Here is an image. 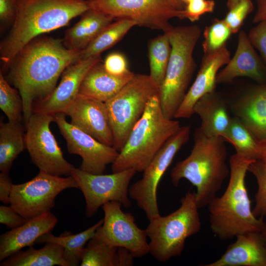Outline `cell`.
<instances>
[{
	"label": "cell",
	"mask_w": 266,
	"mask_h": 266,
	"mask_svg": "<svg viewBox=\"0 0 266 266\" xmlns=\"http://www.w3.org/2000/svg\"><path fill=\"white\" fill-rule=\"evenodd\" d=\"M81 50L67 48L63 40L35 38L17 54L10 66V79L18 90L26 124L33 102L52 93L65 70L80 59Z\"/></svg>",
	"instance_id": "6da1fadb"
},
{
	"label": "cell",
	"mask_w": 266,
	"mask_h": 266,
	"mask_svg": "<svg viewBox=\"0 0 266 266\" xmlns=\"http://www.w3.org/2000/svg\"><path fill=\"white\" fill-rule=\"evenodd\" d=\"M12 27L0 46L5 67L17 54L41 34L64 27L89 9L87 0H16Z\"/></svg>",
	"instance_id": "7a4b0ae2"
},
{
	"label": "cell",
	"mask_w": 266,
	"mask_h": 266,
	"mask_svg": "<svg viewBox=\"0 0 266 266\" xmlns=\"http://www.w3.org/2000/svg\"><path fill=\"white\" fill-rule=\"evenodd\" d=\"M194 139L190 154L175 165L170 177L174 186L185 179L196 187V200L200 208L207 206L216 197L230 169L226 161L225 140L222 136H208L199 127Z\"/></svg>",
	"instance_id": "3957f363"
},
{
	"label": "cell",
	"mask_w": 266,
	"mask_h": 266,
	"mask_svg": "<svg viewBox=\"0 0 266 266\" xmlns=\"http://www.w3.org/2000/svg\"><path fill=\"white\" fill-rule=\"evenodd\" d=\"M255 160L236 153L229 160L230 179L221 197L208 204L210 227L215 236L222 240L252 232H260L264 218L253 213L245 185L249 165Z\"/></svg>",
	"instance_id": "277c9868"
},
{
	"label": "cell",
	"mask_w": 266,
	"mask_h": 266,
	"mask_svg": "<svg viewBox=\"0 0 266 266\" xmlns=\"http://www.w3.org/2000/svg\"><path fill=\"white\" fill-rule=\"evenodd\" d=\"M158 94L149 100L143 115L111 164L112 172L128 169L143 171L164 143L181 128L178 121L164 115Z\"/></svg>",
	"instance_id": "5b68a950"
},
{
	"label": "cell",
	"mask_w": 266,
	"mask_h": 266,
	"mask_svg": "<svg viewBox=\"0 0 266 266\" xmlns=\"http://www.w3.org/2000/svg\"><path fill=\"white\" fill-rule=\"evenodd\" d=\"M201 33V29L197 25L172 27L165 33L171 50L158 94L163 114L168 118H174L188 90L196 67L193 51Z\"/></svg>",
	"instance_id": "8992f818"
},
{
	"label": "cell",
	"mask_w": 266,
	"mask_h": 266,
	"mask_svg": "<svg viewBox=\"0 0 266 266\" xmlns=\"http://www.w3.org/2000/svg\"><path fill=\"white\" fill-rule=\"evenodd\" d=\"M180 206L169 214L160 215L149 221L145 229L149 238V253L160 262L169 261L182 253L186 240L201 228L195 192L188 191Z\"/></svg>",
	"instance_id": "52a82bcc"
},
{
	"label": "cell",
	"mask_w": 266,
	"mask_h": 266,
	"mask_svg": "<svg viewBox=\"0 0 266 266\" xmlns=\"http://www.w3.org/2000/svg\"><path fill=\"white\" fill-rule=\"evenodd\" d=\"M158 93L159 88L150 75L134 74L115 96L105 102L113 147L118 152L143 115L150 99Z\"/></svg>",
	"instance_id": "ba28073f"
},
{
	"label": "cell",
	"mask_w": 266,
	"mask_h": 266,
	"mask_svg": "<svg viewBox=\"0 0 266 266\" xmlns=\"http://www.w3.org/2000/svg\"><path fill=\"white\" fill-rule=\"evenodd\" d=\"M190 131V125L181 126L156 153L143 171L142 178L129 187V197L144 212L149 221L160 215L157 195L159 183L175 156L188 142Z\"/></svg>",
	"instance_id": "9c48e42d"
},
{
	"label": "cell",
	"mask_w": 266,
	"mask_h": 266,
	"mask_svg": "<svg viewBox=\"0 0 266 266\" xmlns=\"http://www.w3.org/2000/svg\"><path fill=\"white\" fill-rule=\"evenodd\" d=\"M68 188H79L71 175L63 177L39 170L31 180L13 185L9 204L28 220L50 211L56 197Z\"/></svg>",
	"instance_id": "30bf717a"
},
{
	"label": "cell",
	"mask_w": 266,
	"mask_h": 266,
	"mask_svg": "<svg viewBox=\"0 0 266 266\" xmlns=\"http://www.w3.org/2000/svg\"><path fill=\"white\" fill-rule=\"evenodd\" d=\"M89 8L115 18H128L137 25L163 31L172 27L173 18L185 19L183 10L175 8L168 0H87Z\"/></svg>",
	"instance_id": "8fae6325"
},
{
	"label": "cell",
	"mask_w": 266,
	"mask_h": 266,
	"mask_svg": "<svg viewBox=\"0 0 266 266\" xmlns=\"http://www.w3.org/2000/svg\"><path fill=\"white\" fill-rule=\"evenodd\" d=\"M53 121V115L33 112L26 124V148L39 170L55 176H70L75 167L64 158L50 130Z\"/></svg>",
	"instance_id": "7c38bea8"
},
{
	"label": "cell",
	"mask_w": 266,
	"mask_h": 266,
	"mask_svg": "<svg viewBox=\"0 0 266 266\" xmlns=\"http://www.w3.org/2000/svg\"><path fill=\"white\" fill-rule=\"evenodd\" d=\"M136 172L133 169H128L110 174H97L75 167L71 175L84 195L86 216L92 217L100 206L109 201H118L123 207H130L129 185Z\"/></svg>",
	"instance_id": "4fadbf2b"
},
{
	"label": "cell",
	"mask_w": 266,
	"mask_h": 266,
	"mask_svg": "<svg viewBox=\"0 0 266 266\" xmlns=\"http://www.w3.org/2000/svg\"><path fill=\"white\" fill-rule=\"evenodd\" d=\"M122 206L115 201L102 206L103 222L93 238L110 246L125 248L134 258L143 257L149 253L145 230L137 226L133 214L124 212Z\"/></svg>",
	"instance_id": "5bb4252c"
},
{
	"label": "cell",
	"mask_w": 266,
	"mask_h": 266,
	"mask_svg": "<svg viewBox=\"0 0 266 266\" xmlns=\"http://www.w3.org/2000/svg\"><path fill=\"white\" fill-rule=\"evenodd\" d=\"M65 115L64 113H58L54 117V122L66 140L68 152L82 158L81 169L93 174H103L107 166L115 161L119 152L68 123Z\"/></svg>",
	"instance_id": "9a60e30c"
},
{
	"label": "cell",
	"mask_w": 266,
	"mask_h": 266,
	"mask_svg": "<svg viewBox=\"0 0 266 266\" xmlns=\"http://www.w3.org/2000/svg\"><path fill=\"white\" fill-rule=\"evenodd\" d=\"M100 61V55L79 60L69 66L54 90L45 98L37 100L33 112L55 115L64 113L79 95L81 83L91 67Z\"/></svg>",
	"instance_id": "2e32d148"
},
{
	"label": "cell",
	"mask_w": 266,
	"mask_h": 266,
	"mask_svg": "<svg viewBox=\"0 0 266 266\" xmlns=\"http://www.w3.org/2000/svg\"><path fill=\"white\" fill-rule=\"evenodd\" d=\"M70 124L101 143L113 146V138L105 102L78 95L64 112Z\"/></svg>",
	"instance_id": "e0dca14e"
},
{
	"label": "cell",
	"mask_w": 266,
	"mask_h": 266,
	"mask_svg": "<svg viewBox=\"0 0 266 266\" xmlns=\"http://www.w3.org/2000/svg\"><path fill=\"white\" fill-rule=\"evenodd\" d=\"M230 59V52L226 45L214 52L204 54L197 77L177 110L174 118H190L194 113V107L197 101L203 96L215 92L217 73Z\"/></svg>",
	"instance_id": "ac0fdd59"
},
{
	"label": "cell",
	"mask_w": 266,
	"mask_h": 266,
	"mask_svg": "<svg viewBox=\"0 0 266 266\" xmlns=\"http://www.w3.org/2000/svg\"><path fill=\"white\" fill-rule=\"evenodd\" d=\"M238 77L249 78L258 84L266 83V67L243 31L239 33L233 57L218 72L216 83H230Z\"/></svg>",
	"instance_id": "d6986e66"
},
{
	"label": "cell",
	"mask_w": 266,
	"mask_h": 266,
	"mask_svg": "<svg viewBox=\"0 0 266 266\" xmlns=\"http://www.w3.org/2000/svg\"><path fill=\"white\" fill-rule=\"evenodd\" d=\"M58 222L50 211L28 219L23 225L0 236V260L3 261L27 246H32L42 235L50 232Z\"/></svg>",
	"instance_id": "ffe728a7"
},
{
	"label": "cell",
	"mask_w": 266,
	"mask_h": 266,
	"mask_svg": "<svg viewBox=\"0 0 266 266\" xmlns=\"http://www.w3.org/2000/svg\"><path fill=\"white\" fill-rule=\"evenodd\" d=\"M216 261L204 266H266V245L260 232L238 235Z\"/></svg>",
	"instance_id": "44dd1931"
},
{
	"label": "cell",
	"mask_w": 266,
	"mask_h": 266,
	"mask_svg": "<svg viewBox=\"0 0 266 266\" xmlns=\"http://www.w3.org/2000/svg\"><path fill=\"white\" fill-rule=\"evenodd\" d=\"M238 118L259 141H266V83L249 89L233 104Z\"/></svg>",
	"instance_id": "7402d4cb"
},
{
	"label": "cell",
	"mask_w": 266,
	"mask_h": 266,
	"mask_svg": "<svg viewBox=\"0 0 266 266\" xmlns=\"http://www.w3.org/2000/svg\"><path fill=\"white\" fill-rule=\"evenodd\" d=\"M134 75L132 71L122 76L112 75L106 71L100 61L85 75L79 95L106 102L115 96Z\"/></svg>",
	"instance_id": "603a6c76"
},
{
	"label": "cell",
	"mask_w": 266,
	"mask_h": 266,
	"mask_svg": "<svg viewBox=\"0 0 266 266\" xmlns=\"http://www.w3.org/2000/svg\"><path fill=\"white\" fill-rule=\"evenodd\" d=\"M194 111L200 118V128L203 133L210 137H222L232 118L224 100L216 92L201 97L195 103Z\"/></svg>",
	"instance_id": "cb8c5ba5"
},
{
	"label": "cell",
	"mask_w": 266,
	"mask_h": 266,
	"mask_svg": "<svg viewBox=\"0 0 266 266\" xmlns=\"http://www.w3.org/2000/svg\"><path fill=\"white\" fill-rule=\"evenodd\" d=\"M114 19L102 12L89 8L66 32L63 43L69 49L82 50Z\"/></svg>",
	"instance_id": "d4e9b609"
},
{
	"label": "cell",
	"mask_w": 266,
	"mask_h": 266,
	"mask_svg": "<svg viewBox=\"0 0 266 266\" xmlns=\"http://www.w3.org/2000/svg\"><path fill=\"white\" fill-rule=\"evenodd\" d=\"M134 257L126 249L110 246L91 239L82 253L81 266H130Z\"/></svg>",
	"instance_id": "484cf974"
},
{
	"label": "cell",
	"mask_w": 266,
	"mask_h": 266,
	"mask_svg": "<svg viewBox=\"0 0 266 266\" xmlns=\"http://www.w3.org/2000/svg\"><path fill=\"white\" fill-rule=\"evenodd\" d=\"M1 266H68L64 258V248L57 244L47 242L40 249L32 246L19 251L3 260Z\"/></svg>",
	"instance_id": "4316f807"
},
{
	"label": "cell",
	"mask_w": 266,
	"mask_h": 266,
	"mask_svg": "<svg viewBox=\"0 0 266 266\" xmlns=\"http://www.w3.org/2000/svg\"><path fill=\"white\" fill-rule=\"evenodd\" d=\"M103 219L77 234L65 233L60 236H55L50 232L40 236L35 244L47 242L54 243L64 248V258L68 266H76L81 262L85 245L95 235L97 229L102 224Z\"/></svg>",
	"instance_id": "83f0119b"
},
{
	"label": "cell",
	"mask_w": 266,
	"mask_h": 266,
	"mask_svg": "<svg viewBox=\"0 0 266 266\" xmlns=\"http://www.w3.org/2000/svg\"><path fill=\"white\" fill-rule=\"evenodd\" d=\"M222 137L232 144L236 153L241 157L253 160L265 157L264 142L257 139L237 117L232 118Z\"/></svg>",
	"instance_id": "f1b7e54d"
},
{
	"label": "cell",
	"mask_w": 266,
	"mask_h": 266,
	"mask_svg": "<svg viewBox=\"0 0 266 266\" xmlns=\"http://www.w3.org/2000/svg\"><path fill=\"white\" fill-rule=\"evenodd\" d=\"M20 122H0V170L8 173L17 156L26 148L25 134Z\"/></svg>",
	"instance_id": "f546056e"
},
{
	"label": "cell",
	"mask_w": 266,
	"mask_h": 266,
	"mask_svg": "<svg viewBox=\"0 0 266 266\" xmlns=\"http://www.w3.org/2000/svg\"><path fill=\"white\" fill-rule=\"evenodd\" d=\"M136 22L128 18H120L107 25L83 50L79 60L87 59L100 55L104 51L120 41Z\"/></svg>",
	"instance_id": "4dcf8cb0"
},
{
	"label": "cell",
	"mask_w": 266,
	"mask_h": 266,
	"mask_svg": "<svg viewBox=\"0 0 266 266\" xmlns=\"http://www.w3.org/2000/svg\"><path fill=\"white\" fill-rule=\"evenodd\" d=\"M150 76L160 88L165 76L171 53V45L167 35L164 33L148 42Z\"/></svg>",
	"instance_id": "1f68e13d"
},
{
	"label": "cell",
	"mask_w": 266,
	"mask_h": 266,
	"mask_svg": "<svg viewBox=\"0 0 266 266\" xmlns=\"http://www.w3.org/2000/svg\"><path fill=\"white\" fill-rule=\"evenodd\" d=\"M0 107L9 121L20 122L23 112L21 96L0 73Z\"/></svg>",
	"instance_id": "d6a6232c"
},
{
	"label": "cell",
	"mask_w": 266,
	"mask_h": 266,
	"mask_svg": "<svg viewBox=\"0 0 266 266\" xmlns=\"http://www.w3.org/2000/svg\"><path fill=\"white\" fill-rule=\"evenodd\" d=\"M232 33L223 19H214L203 31L204 54L214 52L224 46Z\"/></svg>",
	"instance_id": "836d02e7"
},
{
	"label": "cell",
	"mask_w": 266,
	"mask_h": 266,
	"mask_svg": "<svg viewBox=\"0 0 266 266\" xmlns=\"http://www.w3.org/2000/svg\"><path fill=\"white\" fill-rule=\"evenodd\" d=\"M248 171L254 176L258 184L253 213L256 217L266 218V157L252 162Z\"/></svg>",
	"instance_id": "e575fe53"
},
{
	"label": "cell",
	"mask_w": 266,
	"mask_h": 266,
	"mask_svg": "<svg viewBox=\"0 0 266 266\" xmlns=\"http://www.w3.org/2000/svg\"><path fill=\"white\" fill-rule=\"evenodd\" d=\"M253 8L252 0H241L229 9L223 20L230 29L232 34L236 33L239 31L245 18Z\"/></svg>",
	"instance_id": "d590c367"
},
{
	"label": "cell",
	"mask_w": 266,
	"mask_h": 266,
	"mask_svg": "<svg viewBox=\"0 0 266 266\" xmlns=\"http://www.w3.org/2000/svg\"><path fill=\"white\" fill-rule=\"evenodd\" d=\"M215 6L213 0H195L185 5L183 10L184 18L192 22L198 21L200 17L214 11Z\"/></svg>",
	"instance_id": "8d00e7d4"
},
{
	"label": "cell",
	"mask_w": 266,
	"mask_h": 266,
	"mask_svg": "<svg viewBox=\"0 0 266 266\" xmlns=\"http://www.w3.org/2000/svg\"><path fill=\"white\" fill-rule=\"evenodd\" d=\"M253 45L260 53L266 67V20L260 21L253 27L247 34Z\"/></svg>",
	"instance_id": "74e56055"
},
{
	"label": "cell",
	"mask_w": 266,
	"mask_h": 266,
	"mask_svg": "<svg viewBox=\"0 0 266 266\" xmlns=\"http://www.w3.org/2000/svg\"><path fill=\"white\" fill-rule=\"evenodd\" d=\"M103 64L106 71L115 76L124 75L131 71L128 68L125 57L121 53L110 54Z\"/></svg>",
	"instance_id": "f35d334b"
},
{
	"label": "cell",
	"mask_w": 266,
	"mask_h": 266,
	"mask_svg": "<svg viewBox=\"0 0 266 266\" xmlns=\"http://www.w3.org/2000/svg\"><path fill=\"white\" fill-rule=\"evenodd\" d=\"M27 220L19 214L11 205L0 206V224L13 229L23 225Z\"/></svg>",
	"instance_id": "ab89813d"
},
{
	"label": "cell",
	"mask_w": 266,
	"mask_h": 266,
	"mask_svg": "<svg viewBox=\"0 0 266 266\" xmlns=\"http://www.w3.org/2000/svg\"><path fill=\"white\" fill-rule=\"evenodd\" d=\"M16 10V0H0V19L1 21H14Z\"/></svg>",
	"instance_id": "60d3db41"
},
{
	"label": "cell",
	"mask_w": 266,
	"mask_h": 266,
	"mask_svg": "<svg viewBox=\"0 0 266 266\" xmlns=\"http://www.w3.org/2000/svg\"><path fill=\"white\" fill-rule=\"evenodd\" d=\"M8 173H0V200L4 203H10V198L13 185Z\"/></svg>",
	"instance_id": "b9f144b4"
},
{
	"label": "cell",
	"mask_w": 266,
	"mask_h": 266,
	"mask_svg": "<svg viewBox=\"0 0 266 266\" xmlns=\"http://www.w3.org/2000/svg\"><path fill=\"white\" fill-rule=\"evenodd\" d=\"M257 11L253 17L252 22L258 23L266 20V0H257Z\"/></svg>",
	"instance_id": "7bdbcfd3"
},
{
	"label": "cell",
	"mask_w": 266,
	"mask_h": 266,
	"mask_svg": "<svg viewBox=\"0 0 266 266\" xmlns=\"http://www.w3.org/2000/svg\"><path fill=\"white\" fill-rule=\"evenodd\" d=\"M168 1L177 9L179 10L184 9L185 5L182 0H168Z\"/></svg>",
	"instance_id": "ee69618b"
},
{
	"label": "cell",
	"mask_w": 266,
	"mask_h": 266,
	"mask_svg": "<svg viewBox=\"0 0 266 266\" xmlns=\"http://www.w3.org/2000/svg\"><path fill=\"white\" fill-rule=\"evenodd\" d=\"M260 233L266 245V221H264Z\"/></svg>",
	"instance_id": "f6af8a7d"
},
{
	"label": "cell",
	"mask_w": 266,
	"mask_h": 266,
	"mask_svg": "<svg viewBox=\"0 0 266 266\" xmlns=\"http://www.w3.org/2000/svg\"><path fill=\"white\" fill-rule=\"evenodd\" d=\"M241 0H227V6L228 9H230L236 4L239 2Z\"/></svg>",
	"instance_id": "bcb514c9"
},
{
	"label": "cell",
	"mask_w": 266,
	"mask_h": 266,
	"mask_svg": "<svg viewBox=\"0 0 266 266\" xmlns=\"http://www.w3.org/2000/svg\"><path fill=\"white\" fill-rule=\"evenodd\" d=\"M182 0V2L183 3H184V4L185 5H185L186 4H187L188 3L192 1H193V0Z\"/></svg>",
	"instance_id": "7dc6e473"
},
{
	"label": "cell",
	"mask_w": 266,
	"mask_h": 266,
	"mask_svg": "<svg viewBox=\"0 0 266 266\" xmlns=\"http://www.w3.org/2000/svg\"><path fill=\"white\" fill-rule=\"evenodd\" d=\"M264 145H265V156L266 157V141H264Z\"/></svg>",
	"instance_id": "c3c4849f"
}]
</instances>
